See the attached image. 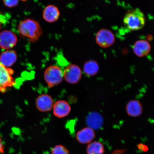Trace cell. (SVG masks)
I'll return each instance as SVG.
<instances>
[{"label": "cell", "instance_id": "10", "mask_svg": "<svg viewBox=\"0 0 154 154\" xmlns=\"http://www.w3.org/2000/svg\"><path fill=\"white\" fill-rule=\"evenodd\" d=\"M95 137V133L89 127H85L78 131L76 135V138L79 143L82 144H89Z\"/></svg>", "mask_w": 154, "mask_h": 154}, {"label": "cell", "instance_id": "18", "mask_svg": "<svg viewBox=\"0 0 154 154\" xmlns=\"http://www.w3.org/2000/svg\"><path fill=\"white\" fill-rule=\"evenodd\" d=\"M51 154H70L69 150L65 146L57 144L52 148Z\"/></svg>", "mask_w": 154, "mask_h": 154}, {"label": "cell", "instance_id": "21", "mask_svg": "<svg viewBox=\"0 0 154 154\" xmlns=\"http://www.w3.org/2000/svg\"><path fill=\"white\" fill-rule=\"evenodd\" d=\"M4 145L3 143L2 140L1 136H0V154L4 152Z\"/></svg>", "mask_w": 154, "mask_h": 154}, {"label": "cell", "instance_id": "20", "mask_svg": "<svg viewBox=\"0 0 154 154\" xmlns=\"http://www.w3.org/2000/svg\"><path fill=\"white\" fill-rule=\"evenodd\" d=\"M7 18L6 15L0 13V30L1 29L2 26L7 23Z\"/></svg>", "mask_w": 154, "mask_h": 154}, {"label": "cell", "instance_id": "16", "mask_svg": "<svg viewBox=\"0 0 154 154\" xmlns=\"http://www.w3.org/2000/svg\"><path fill=\"white\" fill-rule=\"evenodd\" d=\"M86 123L88 127L92 129L99 128L102 124V117L97 113H91L87 117Z\"/></svg>", "mask_w": 154, "mask_h": 154}, {"label": "cell", "instance_id": "9", "mask_svg": "<svg viewBox=\"0 0 154 154\" xmlns=\"http://www.w3.org/2000/svg\"><path fill=\"white\" fill-rule=\"evenodd\" d=\"M53 109L54 116L61 119L66 117L69 114L71 111V107L67 101L59 100L54 103Z\"/></svg>", "mask_w": 154, "mask_h": 154}, {"label": "cell", "instance_id": "15", "mask_svg": "<svg viewBox=\"0 0 154 154\" xmlns=\"http://www.w3.org/2000/svg\"><path fill=\"white\" fill-rule=\"evenodd\" d=\"M99 70L98 63L95 60H88L85 63L83 66V71L87 76H92L97 74Z\"/></svg>", "mask_w": 154, "mask_h": 154}, {"label": "cell", "instance_id": "13", "mask_svg": "<svg viewBox=\"0 0 154 154\" xmlns=\"http://www.w3.org/2000/svg\"><path fill=\"white\" fill-rule=\"evenodd\" d=\"M17 59V54L13 50H7L0 55V63L7 67L12 66L16 62Z\"/></svg>", "mask_w": 154, "mask_h": 154}, {"label": "cell", "instance_id": "2", "mask_svg": "<svg viewBox=\"0 0 154 154\" xmlns=\"http://www.w3.org/2000/svg\"><path fill=\"white\" fill-rule=\"evenodd\" d=\"M123 22L125 26L129 29L137 30L144 26L145 23V17L143 13L140 9H132L125 14Z\"/></svg>", "mask_w": 154, "mask_h": 154}, {"label": "cell", "instance_id": "6", "mask_svg": "<svg viewBox=\"0 0 154 154\" xmlns=\"http://www.w3.org/2000/svg\"><path fill=\"white\" fill-rule=\"evenodd\" d=\"M96 41L98 45L103 48H107L114 43V34L110 30L102 29L96 34Z\"/></svg>", "mask_w": 154, "mask_h": 154}, {"label": "cell", "instance_id": "14", "mask_svg": "<svg viewBox=\"0 0 154 154\" xmlns=\"http://www.w3.org/2000/svg\"><path fill=\"white\" fill-rule=\"evenodd\" d=\"M126 110L128 114L130 116L137 117L142 114L143 107L140 101L136 100H132L127 104Z\"/></svg>", "mask_w": 154, "mask_h": 154}, {"label": "cell", "instance_id": "5", "mask_svg": "<svg viewBox=\"0 0 154 154\" xmlns=\"http://www.w3.org/2000/svg\"><path fill=\"white\" fill-rule=\"evenodd\" d=\"M63 78L71 84H75L80 81L82 76L81 69L78 65L70 64L66 67L63 72Z\"/></svg>", "mask_w": 154, "mask_h": 154}, {"label": "cell", "instance_id": "11", "mask_svg": "<svg viewBox=\"0 0 154 154\" xmlns=\"http://www.w3.org/2000/svg\"><path fill=\"white\" fill-rule=\"evenodd\" d=\"M60 13L58 7L53 5H49L44 9L43 18L46 22L49 23H54L58 20Z\"/></svg>", "mask_w": 154, "mask_h": 154}, {"label": "cell", "instance_id": "3", "mask_svg": "<svg viewBox=\"0 0 154 154\" xmlns=\"http://www.w3.org/2000/svg\"><path fill=\"white\" fill-rule=\"evenodd\" d=\"M13 69L4 66L0 63V92L4 94L10 88L16 84L14 77Z\"/></svg>", "mask_w": 154, "mask_h": 154}, {"label": "cell", "instance_id": "12", "mask_svg": "<svg viewBox=\"0 0 154 154\" xmlns=\"http://www.w3.org/2000/svg\"><path fill=\"white\" fill-rule=\"evenodd\" d=\"M133 50L134 54L138 57H142L149 53L151 50V45L147 40H138L133 46Z\"/></svg>", "mask_w": 154, "mask_h": 154}, {"label": "cell", "instance_id": "1", "mask_svg": "<svg viewBox=\"0 0 154 154\" xmlns=\"http://www.w3.org/2000/svg\"><path fill=\"white\" fill-rule=\"evenodd\" d=\"M18 28L19 33L32 43L37 42L43 34L39 22L32 19H26L21 21Z\"/></svg>", "mask_w": 154, "mask_h": 154}, {"label": "cell", "instance_id": "4", "mask_svg": "<svg viewBox=\"0 0 154 154\" xmlns=\"http://www.w3.org/2000/svg\"><path fill=\"white\" fill-rule=\"evenodd\" d=\"M44 80L49 88L58 85L62 82L63 72L60 67L51 65L47 67L44 72Z\"/></svg>", "mask_w": 154, "mask_h": 154}, {"label": "cell", "instance_id": "17", "mask_svg": "<svg viewBox=\"0 0 154 154\" xmlns=\"http://www.w3.org/2000/svg\"><path fill=\"white\" fill-rule=\"evenodd\" d=\"M86 150L87 154H103L105 152L103 144L97 141L88 144Z\"/></svg>", "mask_w": 154, "mask_h": 154}, {"label": "cell", "instance_id": "19", "mask_svg": "<svg viewBox=\"0 0 154 154\" xmlns=\"http://www.w3.org/2000/svg\"><path fill=\"white\" fill-rule=\"evenodd\" d=\"M19 1H3L4 4L8 7L12 8L18 5Z\"/></svg>", "mask_w": 154, "mask_h": 154}, {"label": "cell", "instance_id": "8", "mask_svg": "<svg viewBox=\"0 0 154 154\" xmlns=\"http://www.w3.org/2000/svg\"><path fill=\"white\" fill-rule=\"evenodd\" d=\"M53 98L47 94H42L38 96L35 101L36 108L42 112H48L53 109L54 104Z\"/></svg>", "mask_w": 154, "mask_h": 154}, {"label": "cell", "instance_id": "7", "mask_svg": "<svg viewBox=\"0 0 154 154\" xmlns=\"http://www.w3.org/2000/svg\"><path fill=\"white\" fill-rule=\"evenodd\" d=\"M18 38L15 34L9 30L0 32V48L8 50L16 45Z\"/></svg>", "mask_w": 154, "mask_h": 154}]
</instances>
